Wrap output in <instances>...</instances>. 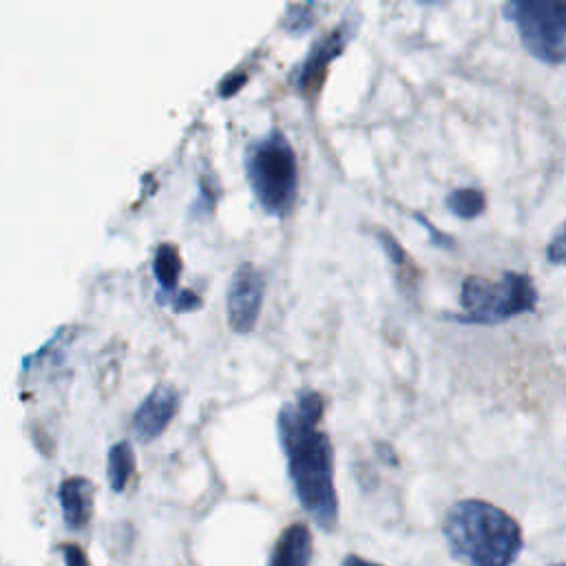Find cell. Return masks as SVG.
Masks as SVG:
<instances>
[{"mask_svg":"<svg viewBox=\"0 0 566 566\" xmlns=\"http://www.w3.org/2000/svg\"><path fill=\"white\" fill-rule=\"evenodd\" d=\"M325 400L318 391H298L281 405L276 431L287 458V473L298 504L325 533L338 524V497L334 486V449L329 436L318 429Z\"/></svg>","mask_w":566,"mask_h":566,"instance_id":"obj_1","label":"cell"},{"mask_svg":"<svg viewBox=\"0 0 566 566\" xmlns=\"http://www.w3.org/2000/svg\"><path fill=\"white\" fill-rule=\"evenodd\" d=\"M451 555L467 566H511L524 544L520 524L484 500L455 502L442 522Z\"/></svg>","mask_w":566,"mask_h":566,"instance_id":"obj_2","label":"cell"},{"mask_svg":"<svg viewBox=\"0 0 566 566\" xmlns=\"http://www.w3.org/2000/svg\"><path fill=\"white\" fill-rule=\"evenodd\" d=\"M245 177L259 206L274 217H285L296 201V155L279 130L256 139L245 150Z\"/></svg>","mask_w":566,"mask_h":566,"instance_id":"obj_3","label":"cell"},{"mask_svg":"<svg viewBox=\"0 0 566 566\" xmlns=\"http://www.w3.org/2000/svg\"><path fill=\"white\" fill-rule=\"evenodd\" d=\"M464 314L449 316L458 323L495 325L537 307V290L528 274L504 272L497 283L482 276H467L460 292Z\"/></svg>","mask_w":566,"mask_h":566,"instance_id":"obj_4","label":"cell"},{"mask_svg":"<svg viewBox=\"0 0 566 566\" xmlns=\"http://www.w3.org/2000/svg\"><path fill=\"white\" fill-rule=\"evenodd\" d=\"M506 18L535 60L566 62V0H506Z\"/></svg>","mask_w":566,"mask_h":566,"instance_id":"obj_5","label":"cell"},{"mask_svg":"<svg viewBox=\"0 0 566 566\" xmlns=\"http://www.w3.org/2000/svg\"><path fill=\"white\" fill-rule=\"evenodd\" d=\"M263 287V274L252 263H243L234 270L228 285V323L237 334H248L256 325Z\"/></svg>","mask_w":566,"mask_h":566,"instance_id":"obj_6","label":"cell"},{"mask_svg":"<svg viewBox=\"0 0 566 566\" xmlns=\"http://www.w3.org/2000/svg\"><path fill=\"white\" fill-rule=\"evenodd\" d=\"M179 394L172 385H157L153 391L139 402L133 413V433L139 442H150L166 431L170 420L177 413Z\"/></svg>","mask_w":566,"mask_h":566,"instance_id":"obj_7","label":"cell"},{"mask_svg":"<svg viewBox=\"0 0 566 566\" xmlns=\"http://www.w3.org/2000/svg\"><path fill=\"white\" fill-rule=\"evenodd\" d=\"M312 559V533L307 524L296 522L281 531L268 566H310Z\"/></svg>","mask_w":566,"mask_h":566,"instance_id":"obj_8","label":"cell"},{"mask_svg":"<svg viewBox=\"0 0 566 566\" xmlns=\"http://www.w3.org/2000/svg\"><path fill=\"white\" fill-rule=\"evenodd\" d=\"M91 482L82 475H73L66 478L60 484V506H62V515L69 528L80 531L88 524L91 520Z\"/></svg>","mask_w":566,"mask_h":566,"instance_id":"obj_9","label":"cell"},{"mask_svg":"<svg viewBox=\"0 0 566 566\" xmlns=\"http://www.w3.org/2000/svg\"><path fill=\"white\" fill-rule=\"evenodd\" d=\"M347 40H349V29L343 27V29H336L334 33H329L321 44L314 46V51L307 55V60L298 73V86L303 91L312 93L321 84L325 66L329 64V60L334 55H338L343 51Z\"/></svg>","mask_w":566,"mask_h":566,"instance_id":"obj_10","label":"cell"},{"mask_svg":"<svg viewBox=\"0 0 566 566\" xmlns=\"http://www.w3.org/2000/svg\"><path fill=\"white\" fill-rule=\"evenodd\" d=\"M179 268H181V263H179V254H177L175 245H170V243L159 245L155 252V261H153V272L159 283V294H157L159 303H166L177 292Z\"/></svg>","mask_w":566,"mask_h":566,"instance_id":"obj_11","label":"cell"},{"mask_svg":"<svg viewBox=\"0 0 566 566\" xmlns=\"http://www.w3.org/2000/svg\"><path fill=\"white\" fill-rule=\"evenodd\" d=\"M135 471V451L130 442L119 440L115 442L106 453V478L115 493L124 491L128 484V478Z\"/></svg>","mask_w":566,"mask_h":566,"instance_id":"obj_12","label":"cell"},{"mask_svg":"<svg viewBox=\"0 0 566 566\" xmlns=\"http://www.w3.org/2000/svg\"><path fill=\"white\" fill-rule=\"evenodd\" d=\"M484 206H486L484 192L478 188H455L447 197V208L460 219H475L478 214L484 212Z\"/></svg>","mask_w":566,"mask_h":566,"instance_id":"obj_13","label":"cell"},{"mask_svg":"<svg viewBox=\"0 0 566 566\" xmlns=\"http://www.w3.org/2000/svg\"><path fill=\"white\" fill-rule=\"evenodd\" d=\"M546 261L553 265L566 268V221L553 232V237L546 245Z\"/></svg>","mask_w":566,"mask_h":566,"instance_id":"obj_14","label":"cell"},{"mask_svg":"<svg viewBox=\"0 0 566 566\" xmlns=\"http://www.w3.org/2000/svg\"><path fill=\"white\" fill-rule=\"evenodd\" d=\"M62 557H64V566H88V559L77 544H64Z\"/></svg>","mask_w":566,"mask_h":566,"instance_id":"obj_15","label":"cell"},{"mask_svg":"<svg viewBox=\"0 0 566 566\" xmlns=\"http://www.w3.org/2000/svg\"><path fill=\"white\" fill-rule=\"evenodd\" d=\"M343 566H380V564L369 562V559H363V557H358V555H347V557L343 559Z\"/></svg>","mask_w":566,"mask_h":566,"instance_id":"obj_16","label":"cell"},{"mask_svg":"<svg viewBox=\"0 0 566 566\" xmlns=\"http://www.w3.org/2000/svg\"><path fill=\"white\" fill-rule=\"evenodd\" d=\"M551 566H566V564H551Z\"/></svg>","mask_w":566,"mask_h":566,"instance_id":"obj_17","label":"cell"}]
</instances>
